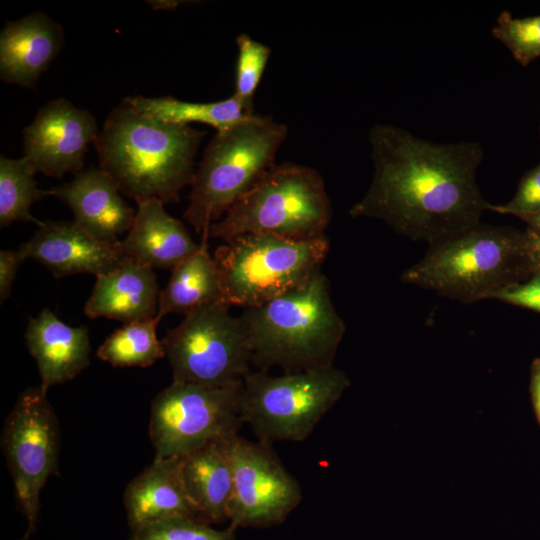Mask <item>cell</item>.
<instances>
[{
    "label": "cell",
    "mask_w": 540,
    "mask_h": 540,
    "mask_svg": "<svg viewBox=\"0 0 540 540\" xmlns=\"http://www.w3.org/2000/svg\"><path fill=\"white\" fill-rule=\"evenodd\" d=\"M120 244L126 258L153 269L171 270L200 247L158 199L137 203L132 226Z\"/></svg>",
    "instance_id": "19"
},
{
    "label": "cell",
    "mask_w": 540,
    "mask_h": 540,
    "mask_svg": "<svg viewBox=\"0 0 540 540\" xmlns=\"http://www.w3.org/2000/svg\"><path fill=\"white\" fill-rule=\"evenodd\" d=\"M66 204L74 221L93 236L108 242L128 232L136 211L122 198L113 179L101 168L89 167L70 182L47 190Z\"/></svg>",
    "instance_id": "15"
},
{
    "label": "cell",
    "mask_w": 540,
    "mask_h": 540,
    "mask_svg": "<svg viewBox=\"0 0 540 540\" xmlns=\"http://www.w3.org/2000/svg\"><path fill=\"white\" fill-rule=\"evenodd\" d=\"M287 135L285 124L257 114L217 131L195 170L184 212L196 233L208 238L210 226L275 165Z\"/></svg>",
    "instance_id": "5"
},
{
    "label": "cell",
    "mask_w": 540,
    "mask_h": 540,
    "mask_svg": "<svg viewBox=\"0 0 540 540\" xmlns=\"http://www.w3.org/2000/svg\"><path fill=\"white\" fill-rule=\"evenodd\" d=\"M329 247L326 236L297 241L250 233L226 241L213 256L223 302L258 307L302 287L321 271Z\"/></svg>",
    "instance_id": "7"
},
{
    "label": "cell",
    "mask_w": 540,
    "mask_h": 540,
    "mask_svg": "<svg viewBox=\"0 0 540 540\" xmlns=\"http://www.w3.org/2000/svg\"><path fill=\"white\" fill-rule=\"evenodd\" d=\"M25 260L17 250L0 251V301L4 302L11 294L17 271Z\"/></svg>",
    "instance_id": "31"
},
{
    "label": "cell",
    "mask_w": 540,
    "mask_h": 540,
    "mask_svg": "<svg viewBox=\"0 0 540 540\" xmlns=\"http://www.w3.org/2000/svg\"><path fill=\"white\" fill-rule=\"evenodd\" d=\"M332 207L320 173L306 165L275 164L208 230L224 242L257 233L305 241L325 237Z\"/></svg>",
    "instance_id": "6"
},
{
    "label": "cell",
    "mask_w": 540,
    "mask_h": 540,
    "mask_svg": "<svg viewBox=\"0 0 540 540\" xmlns=\"http://www.w3.org/2000/svg\"><path fill=\"white\" fill-rule=\"evenodd\" d=\"M136 110L162 122L189 125L199 122L214 127L217 131L228 129L255 114L249 112L234 95L209 103L178 100L174 97L131 96L124 99Z\"/></svg>",
    "instance_id": "23"
},
{
    "label": "cell",
    "mask_w": 540,
    "mask_h": 540,
    "mask_svg": "<svg viewBox=\"0 0 540 540\" xmlns=\"http://www.w3.org/2000/svg\"><path fill=\"white\" fill-rule=\"evenodd\" d=\"M252 347V365L286 373L333 366L345 324L320 271L305 285L240 315Z\"/></svg>",
    "instance_id": "3"
},
{
    "label": "cell",
    "mask_w": 540,
    "mask_h": 540,
    "mask_svg": "<svg viewBox=\"0 0 540 540\" xmlns=\"http://www.w3.org/2000/svg\"><path fill=\"white\" fill-rule=\"evenodd\" d=\"M150 5H152L155 9H173L176 6H178L181 2L180 1H149Z\"/></svg>",
    "instance_id": "35"
},
{
    "label": "cell",
    "mask_w": 540,
    "mask_h": 540,
    "mask_svg": "<svg viewBox=\"0 0 540 540\" xmlns=\"http://www.w3.org/2000/svg\"><path fill=\"white\" fill-rule=\"evenodd\" d=\"M527 224V228L530 229L535 235L540 238V212L520 218Z\"/></svg>",
    "instance_id": "34"
},
{
    "label": "cell",
    "mask_w": 540,
    "mask_h": 540,
    "mask_svg": "<svg viewBox=\"0 0 540 540\" xmlns=\"http://www.w3.org/2000/svg\"><path fill=\"white\" fill-rule=\"evenodd\" d=\"M35 167L26 157L18 159L0 157V226L15 221L43 224L30 214L33 203L48 196L47 190L38 187Z\"/></svg>",
    "instance_id": "24"
},
{
    "label": "cell",
    "mask_w": 540,
    "mask_h": 540,
    "mask_svg": "<svg viewBox=\"0 0 540 540\" xmlns=\"http://www.w3.org/2000/svg\"><path fill=\"white\" fill-rule=\"evenodd\" d=\"M1 446L13 478L16 497L27 528L21 540L35 531L40 492L58 473L60 429L56 414L40 387L23 391L4 422Z\"/></svg>",
    "instance_id": "11"
},
{
    "label": "cell",
    "mask_w": 540,
    "mask_h": 540,
    "mask_svg": "<svg viewBox=\"0 0 540 540\" xmlns=\"http://www.w3.org/2000/svg\"><path fill=\"white\" fill-rule=\"evenodd\" d=\"M228 438L180 456V473L186 495L198 518L210 524L221 523L229 516L232 468L227 450Z\"/></svg>",
    "instance_id": "21"
},
{
    "label": "cell",
    "mask_w": 540,
    "mask_h": 540,
    "mask_svg": "<svg viewBox=\"0 0 540 540\" xmlns=\"http://www.w3.org/2000/svg\"><path fill=\"white\" fill-rule=\"evenodd\" d=\"M236 44L238 57L233 95L243 103L249 112L254 113V94L268 63L271 51L269 47L252 39L247 34H240L236 38Z\"/></svg>",
    "instance_id": "28"
},
{
    "label": "cell",
    "mask_w": 540,
    "mask_h": 540,
    "mask_svg": "<svg viewBox=\"0 0 540 540\" xmlns=\"http://www.w3.org/2000/svg\"><path fill=\"white\" fill-rule=\"evenodd\" d=\"M529 390L535 417L540 425V358L534 359L531 364Z\"/></svg>",
    "instance_id": "32"
},
{
    "label": "cell",
    "mask_w": 540,
    "mask_h": 540,
    "mask_svg": "<svg viewBox=\"0 0 540 540\" xmlns=\"http://www.w3.org/2000/svg\"><path fill=\"white\" fill-rule=\"evenodd\" d=\"M241 388L172 381L151 405L149 436L155 457H180L237 434L243 424Z\"/></svg>",
    "instance_id": "10"
},
{
    "label": "cell",
    "mask_w": 540,
    "mask_h": 540,
    "mask_svg": "<svg viewBox=\"0 0 540 540\" xmlns=\"http://www.w3.org/2000/svg\"><path fill=\"white\" fill-rule=\"evenodd\" d=\"M25 340L41 376L39 387L46 393L51 386L72 380L89 365L87 327H71L48 308L29 318Z\"/></svg>",
    "instance_id": "18"
},
{
    "label": "cell",
    "mask_w": 540,
    "mask_h": 540,
    "mask_svg": "<svg viewBox=\"0 0 540 540\" xmlns=\"http://www.w3.org/2000/svg\"><path fill=\"white\" fill-rule=\"evenodd\" d=\"M160 292L153 268L125 258L97 277L84 312L89 318L106 317L124 324L153 319Z\"/></svg>",
    "instance_id": "17"
},
{
    "label": "cell",
    "mask_w": 540,
    "mask_h": 540,
    "mask_svg": "<svg viewBox=\"0 0 540 540\" xmlns=\"http://www.w3.org/2000/svg\"><path fill=\"white\" fill-rule=\"evenodd\" d=\"M488 210L518 218L540 212V163L521 178L514 197L505 204H489Z\"/></svg>",
    "instance_id": "29"
},
{
    "label": "cell",
    "mask_w": 540,
    "mask_h": 540,
    "mask_svg": "<svg viewBox=\"0 0 540 540\" xmlns=\"http://www.w3.org/2000/svg\"><path fill=\"white\" fill-rule=\"evenodd\" d=\"M237 528L218 530L198 517L177 516L131 531L128 540H235Z\"/></svg>",
    "instance_id": "26"
},
{
    "label": "cell",
    "mask_w": 540,
    "mask_h": 540,
    "mask_svg": "<svg viewBox=\"0 0 540 540\" xmlns=\"http://www.w3.org/2000/svg\"><path fill=\"white\" fill-rule=\"evenodd\" d=\"M350 384L346 373L334 366L281 376L251 371L242 382V421L260 441L301 442Z\"/></svg>",
    "instance_id": "8"
},
{
    "label": "cell",
    "mask_w": 540,
    "mask_h": 540,
    "mask_svg": "<svg viewBox=\"0 0 540 540\" xmlns=\"http://www.w3.org/2000/svg\"><path fill=\"white\" fill-rule=\"evenodd\" d=\"M99 128L94 116L58 98L41 107L23 131V151L37 172L62 178L83 170L88 148Z\"/></svg>",
    "instance_id": "13"
},
{
    "label": "cell",
    "mask_w": 540,
    "mask_h": 540,
    "mask_svg": "<svg viewBox=\"0 0 540 540\" xmlns=\"http://www.w3.org/2000/svg\"><path fill=\"white\" fill-rule=\"evenodd\" d=\"M492 34L523 67L540 57V15L514 18L508 11H502Z\"/></svg>",
    "instance_id": "27"
},
{
    "label": "cell",
    "mask_w": 540,
    "mask_h": 540,
    "mask_svg": "<svg viewBox=\"0 0 540 540\" xmlns=\"http://www.w3.org/2000/svg\"><path fill=\"white\" fill-rule=\"evenodd\" d=\"M64 45L62 26L40 11L9 21L0 33V78L31 88Z\"/></svg>",
    "instance_id": "16"
},
{
    "label": "cell",
    "mask_w": 540,
    "mask_h": 540,
    "mask_svg": "<svg viewBox=\"0 0 540 540\" xmlns=\"http://www.w3.org/2000/svg\"><path fill=\"white\" fill-rule=\"evenodd\" d=\"M155 318L124 324L97 350V357L114 367H148L166 356L157 338Z\"/></svg>",
    "instance_id": "25"
},
{
    "label": "cell",
    "mask_w": 540,
    "mask_h": 540,
    "mask_svg": "<svg viewBox=\"0 0 540 540\" xmlns=\"http://www.w3.org/2000/svg\"><path fill=\"white\" fill-rule=\"evenodd\" d=\"M374 174L353 218L385 222L397 234L429 246L480 223L489 204L477 185L479 143L437 144L391 124L369 131Z\"/></svg>",
    "instance_id": "1"
},
{
    "label": "cell",
    "mask_w": 540,
    "mask_h": 540,
    "mask_svg": "<svg viewBox=\"0 0 540 540\" xmlns=\"http://www.w3.org/2000/svg\"><path fill=\"white\" fill-rule=\"evenodd\" d=\"M525 234H526L529 258H530V262L532 266V271L534 274L536 272H540V238L528 228H526Z\"/></svg>",
    "instance_id": "33"
},
{
    "label": "cell",
    "mask_w": 540,
    "mask_h": 540,
    "mask_svg": "<svg viewBox=\"0 0 540 540\" xmlns=\"http://www.w3.org/2000/svg\"><path fill=\"white\" fill-rule=\"evenodd\" d=\"M227 450L232 468L230 524L267 527L283 522L300 504L302 490L271 444L237 433L227 439Z\"/></svg>",
    "instance_id": "12"
},
{
    "label": "cell",
    "mask_w": 540,
    "mask_h": 540,
    "mask_svg": "<svg viewBox=\"0 0 540 540\" xmlns=\"http://www.w3.org/2000/svg\"><path fill=\"white\" fill-rule=\"evenodd\" d=\"M123 502L131 531L172 517H198L184 490L180 457H155L126 486Z\"/></svg>",
    "instance_id": "20"
},
{
    "label": "cell",
    "mask_w": 540,
    "mask_h": 540,
    "mask_svg": "<svg viewBox=\"0 0 540 540\" xmlns=\"http://www.w3.org/2000/svg\"><path fill=\"white\" fill-rule=\"evenodd\" d=\"M217 302L198 308L162 341L172 381L211 388L242 384L251 372L252 347L241 317Z\"/></svg>",
    "instance_id": "9"
},
{
    "label": "cell",
    "mask_w": 540,
    "mask_h": 540,
    "mask_svg": "<svg viewBox=\"0 0 540 540\" xmlns=\"http://www.w3.org/2000/svg\"><path fill=\"white\" fill-rule=\"evenodd\" d=\"M217 302H223L221 279L208 252L207 238H203L199 249L172 269L160 292L156 319L160 321L170 313L186 315Z\"/></svg>",
    "instance_id": "22"
},
{
    "label": "cell",
    "mask_w": 540,
    "mask_h": 540,
    "mask_svg": "<svg viewBox=\"0 0 540 540\" xmlns=\"http://www.w3.org/2000/svg\"><path fill=\"white\" fill-rule=\"evenodd\" d=\"M18 250L43 264L55 278L89 273L96 277L115 269L126 257L120 241L101 240L74 220L44 221Z\"/></svg>",
    "instance_id": "14"
},
{
    "label": "cell",
    "mask_w": 540,
    "mask_h": 540,
    "mask_svg": "<svg viewBox=\"0 0 540 540\" xmlns=\"http://www.w3.org/2000/svg\"><path fill=\"white\" fill-rule=\"evenodd\" d=\"M205 132L190 125L162 122L126 101L113 108L94 143L99 168L121 194L136 203L158 199L177 203L191 185L194 158Z\"/></svg>",
    "instance_id": "2"
},
{
    "label": "cell",
    "mask_w": 540,
    "mask_h": 540,
    "mask_svg": "<svg viewBox=\"0 0 540 540\" xmlns=\"http://www.w3.org/2000/svg\"><path fill=\"white\" fill-rule=\"evenodd\" d=\"M533 274L525 231L479 223L430 245L401 281L464 304L492 299Z\"/></svg>",
    "instance_id": "4"
},
{
    "label": "cell",
    "mask_w": 540,
    "mask_h": 540,
    "mask_svg": "<svg viewBox=\"0 0 540 540\" xmlns=\"http://www.w3.org/2000/svg\"><path fill=\"white\" fill-rule=\"evenodd\" d=\"M492 299L540 313V272L534 273L524 282L499 291Z\"/></svg>",
    "instance_id": "30"
}]
</instances>
